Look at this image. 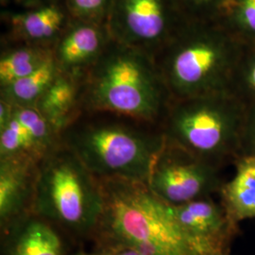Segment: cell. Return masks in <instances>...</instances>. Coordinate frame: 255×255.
<instances>
[{
  "mask_svg": "<svg viewBox=\"0 0 255 255\" xmlns=\"http://www.w3.org/2000/svg\"><path fill=\"white\" fill-rule=\"evenodd\" d=\"M99 181L103 211L93 239L100 250L127 247L142 255H211L182 230L170 205L157 198L146 183Z\"/></svg>",
  "mask_w": 255,
  "mask_h": 255,
  "instance_id": "1",
  "label": "cell"
},
{
  "mask_svg": "<svg viewBox=\"0 0 255 255\" xmlns=\"http://www.w3.org/2000/svg\"><path fill=\"white\" fill-rule=\"evenodd\" d=\"M61 143L98 179L147 183L164 136L160 126L106 112H82Z\"/></svg>",
  "mask_w": 255,
  "mask_h": 255,
  "instance_id": "2",
  "label": "cell"
},
{
  "mask_svg": "<svg viewBox=\"0 0 255 255\" xmlns=\"http://www.w3.org/2000/svg\"><path fill=\"white\" fill-rule=\"evenodd\" d=\"M171 97L153 58L110 40L84 74L82 112H106L161 127Z\"/></svg>",
  "mask_w": 255,
  "mask_h": 255,
  "instance_id": "3",
  "label": "cell"
},
{
  "mask_svg": "<svg viewBox=\"0 0 255 255\" xmlns=\"http://www.w3.org/2000/svg\"><path fill=\"white\" fill-rule=\"evenodd\" d=\"M103 211L101 182L62 143L40 162L32 213L76 239L94 238Z\"/></svg>",
  "mask_w": 255,
  "mask_h": 255,
  "instance_id": "4",
  "label": "cell"
},
{
  "mask_svg": "<svg viewBox=\"0 0 255 255\" xmlns=\"http://www.w3.org/2000/svg\"><path fill=\"white\" fill-rule=\"evenodd\" d=\"M247 108L230 93L172 101L161 129L164 140L222 168L241 156Z\"/></svg>",
  "mask_w": 255,
  "mask_h": 255,
  "instance_id": "5",
  "label": "cell"
},
{
  "mask_svg": "<svg viewBox=\"0 0 255 255\" xmlns=\"http://www.w3.org/2000/svg\"><path fill=\"white\" fill-rule=\"evenodd\" d=\"M153 61L172 101L229 93L238 64L226 39L204 21H187Z\"/></svg>",
  "mask_w": 255,
  "mask_h": 255,
  "instance_id": "6",
  "label": "cell"
},
{
  "mask_svg": "<svg viewBox=\"0 0 255 255\" xmlns=\"http://www.w3.org/2000/svg\"><path fill=\"white\" fill-rule=\"evenodd\" d=\"M186 22L174 0H112L105 25L112 40L153 58Z\"/></svg>",
  "mask_w": 255,
  "mask_h": 255,
  "instance_id": "7",
  "label": "cell"
},
{
  "mask_svg": "<svg viewBox=\"0 0 255 255\" xmlns=\"http://www.w3.org/2000/svg\"><path fill=\"white\" fill-rule=\"evenodd\" d=\"M220 170L164 140L146 185L164 203L178 206L219 195L225 182Z\"/></svg>",
  "mask_w": 255,
  "mask_h": 255,
  "instance_id": "8",
  "label": "cell"
},
{
  "mask_svg": "<svg viewBox=\"0 0 255 255\" xmlns=\"http://www.w3.org/2000/svg\"><path fill=\"white\" fill-rule=\"evenodd\" d=\"M61 144V132L35 106H13L0 128V159L27 157L41 162Z\"/></svg>",
  "mask_w": 255,
  "mask_h": 255,
  "instance_id": "9",
  "label": "cell"
},
{
  "mask_svg": "<svg viewBox=\"0 0 255 255\" xmlns=\"http://www.w3.org/2000/svg\"><path fill=\"white\" fill-rule=\"evenodd\" d=\"M170 207L182 230L209 255L230 252L239 224L229 217L220 201L206 197Z\"/></svg>",
  "mask_w": 255,
  "mask_h": 255,
  "instance_id": "10",
  "label": "cell"
},
{
  "mask_svg": "<svg viewBox=\"0 0 255 255\" xmlns=\"http://www.w3.org/2000/svg\"><path fill=\"white\" fill-rule=\"evenodd\" d=\"M39 164L27 157L0 159L1 235L32 214Z\"/></svg>",
  "mask_w": 255,
  "mask_h": 255,
  "instance_id": "11",
  "label": "cell"
},
{
  "mask_svg": "<svg viewBox=\"0 0 255 255\" xmlns=\"http://www.w3.org/2000/svg\"><path fill=\"white\" fill-rule=\"evenodd\" d=\"M6 14L10 42L53 47L73 19L64 0H48Z\"/></svg>",
  "mask_w": 255,
  "mask_h": 255,
  "instance_id": "12",
  "label": "cell"
},
{
  "mask_svg": "<svg viewBox=\"0 0 255 255\" xmlns=\"http://www.w3.org/2000/svg\"><path fill=\"white\" fill-rule=\"evenodd\" d=\"M110 40L105 24L73 18L55 44V61L62 72L84 75Z\"/></svg>",
  "mask_w": 255,
  "mask_h": 255,
  "instance_id": "13",
  "label": "cell"
},
{
  "mask_svg": "<svg viewBox=\"0 0 255 255\" xmlns=\"http://www.w3.org/2000/svg\"><path fill=\"white\" fill-rule=\"evenodd\" d=\"M3 255H64L61 232L30 214L2 234Z\"/></svg>",
  "mask_w": 255,
  "mask_h": 255,
  "instance_id": "14",
  "label": "cell"
},
{
  "mask_svg": "<svg viewBox=\"0 0 255 255\" xmlns=\"http://www.w3.org/2000/svg\"><path fill=\"white\" fill-rule=\"evenodd\" d=\"M83 77L61 71L35 105L60 132L82 113Z\"/></svg>",
  "mask_w": 255,
  "mask_h": 255,
  "instance_id": "15",
  "label": "cell"
},
{
  "mask_svg": "<svg viewBox=\"0 0 255 255\" xmlns=\"http://www.w3.org/2000/svg\"><path fill=\"white\" fill-rule=\"evenodd\" d=\"M234 164L235 174L223 183L219 201L229 217L240 224L255 219V156H240Z\"/></svg>",
  "mask_w": 255,
  "mask_h": 255,
  "instance_id": "16",
  "label": "cell"
},
{
  "mask_svg": "<svg viewBox=\"0 0 255 255\" xmlns=\"http://www.w3.org/2000/svg\"><path fill=\"white\" fill-rule=\"evenodd\" d=\"M0 58V88L36 71L54 57L53 46L13 43Z\"/></svg>",
  "mask_w": 255,
  "mask_h": 255,
  "instance_id": "17",
  "label": "cell"
},
{
  "mask_svg": "<svg viewBox=\"0 0 255 255\" xmlns=\"http://www.w3.org/2000/svg\"><path fill=\"white\" fill-rule=\"evenodd\" d=\"M60 73L53 57L33 73L0 88V100L13 106H35Z\"/></svg>",
  "mask_w": 255,
  "mask_h": 255,
  "instance_id": "18",
  "label": "cell"
},
{
  "mask_svg": "<svg viewBox=\"0 0 255 255\" xmlns=\"http://www.w3.org/2000/svg\"><path fill=\"white\" fill-rule=\"evenodd\" d=\"M229 93L247 109L255 108V55L244 63L237 64Z\"/></svg>",
  "mask_w": 255,
  "mask_h": 255,
  "instance_id": "19",
  "label": "cell"
},
{
  "mask_svg": "<svg viewBox=\"0 0 255 255\" xmlns=\"http://www.w3.org/2000/svg\"><path fill=\"white\" fill-rule=\"evenodd\" d=\"M74 19L105 24L112 0H64Z\"/></svg>",
  "mask_w": 255,
  "mask_h": 255,
  "instance_id": "20",
  "label": "cell"
},
{
  "mask_svg": "<svg viewBox=\"0 0 255 255\" xmlns=\"http://www.w3.org/2000/svg\"><path fill=\"white\" fill-rule=\"evenodd\" d=\"M187 21H203L225 0H174Z\"/></svg>",
  "mask_w": 255,
  "mask_h": 255,
  "instance_id": "21",
  "label": "cell"
},
{
  "mask_svg": "<svg viewBox=\"0 0 255 255\" xmlns=\"http://www.w3.org/2000/svg\"><path fill=\"white\" fill-rule=\"evenodd\" d=\"M232 7L238 25L255 34V0H234Z\"/></svg>",
  "mask_w": 255,
  "mask_h": 255,
  "instance_id": "22",
  "label": "cell"
},
{
  "mask_svg": "<svg viewBox=\"0 0 255 255\" xmlns=\"http://www.w3.org/2000/svg\"><path fill=\"white\" fill-rule=\"evenodd\" d=\"M241 156H255V108L247 109L241 142Z\"/></svg>",
  "mask_w": 255,
  "mask_h": 255,
  "instance_id": "23",
  "label": "cell"
},
{
  "mask_svg": "<svg viewBox=\"0 0 255 255\" xmlns=\"http://www.w3.org/2000/svg\"><path fill=\"white\" fill-rule=\"evenodd\" d=\"M48 0H1L2 4L5 5H15L20 6L21 9H28L38 6L40 4H43Z\"/></svg>",
  "mask_w": 255,
  "mask_h": 255,
  "instance_id": "24",
  "label": "cell"
},
{
  "mask_svg": "<svg viewBox=\"0 0 255 255\" xmlns=\"http://www.w3.org/2000/svg\"><path fill=\"white\" fill-rule=\"evenodd\" d=\"M111 254L110 255H142L133 249L127 248V247H119L115 249H110Z\"/></svg>",
  "mask_w": 255,
  "mask_h": 255,
  "instance_id": "25",
  "label": "cell"
},
{
  "mask_svg": "<svg viewBox=\"0 0 255 255\" xmlns=\"http://www.w3.org/2000/svg\"><path fill=\"white\" fill-rule=\"evenodd\" d=\"M111 252L109 250H99L95 253H85V252H79L72 255H110Z\"/></svg>",
  "mask_w": 255,
  "mask_h": 255,
  "instance_id": "26",
  "label": "cell"
},
{
  "mask_svg": "<svg viewBox=\"0 0 255 255\" xmlns=\"http://www.w3.org/2000/svg\"><path fill=\"white\" fill-rule=\"evenodd\" d=\"M232 255L231 254H230V252H228V253H219V254H216V255Z\"/></svg>",
  "mask_w": 255,
  "mask_h": 255,
  "instance_id": "27",
  "label": "cell"
}]
</instances>
